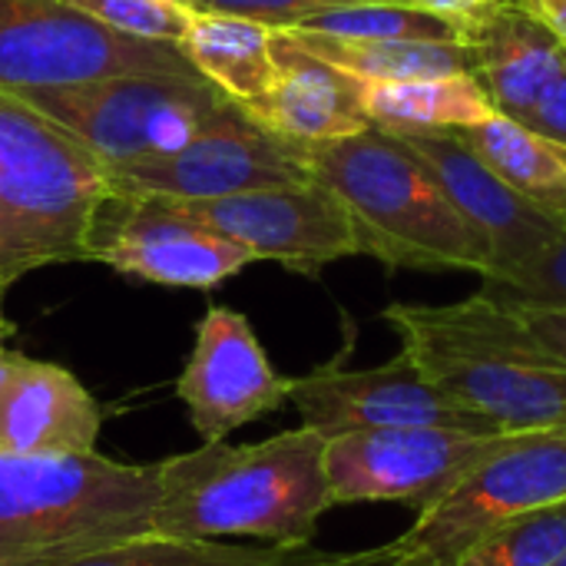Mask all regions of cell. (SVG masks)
Here are the masks:
<instances>
[{
    "instance_id": "cell-1",
    "label": "cell",
    "mask_w": 566,
    "mask_h": 566,
    "mask_svg": "<svg viewBox=\"0 0 566 566\" xmlns=\"http://www.w3.org/2000/svg\"><path fill=\"white\" fill-rule=\"evenodd\" d=\"M325 441L298 424L259 444L202 441L196 451L159 461L156 534L312 547L318 521L335 507Z\"/></svg>"
},
{
    "instance_id": "cell-2",
    "label": "cell",
    "mask_w": 566,
    "mask_h": 566,
    "mask_svg": "<svg viewBox=\"0 0 566 566\" xmlns=\"http://www.w3.org/2000/svg\"><path fill=\"white\" fill-rule=\"evenodd\" d=\"M381 318L401 352L468 411L504 431H566V365L511 305L478 292L451 305L395 302Z\"/></svg>"
},
{
    "instance_id": "cell-3",
    "label": "cell",
    "mask_w": 566,
    "mask_h": 566,
    "mask_svg": "<svg viewBox=\"0 0 566 566\" xmlns=\"http://www.w3.org/2000/svg\"><path fill=\"white\" fill-rule=\"evenodd\" d=\"M302 159L348 212L358 255L411 272H474L481 279L491 272L481 239L401 136L368 126L345 139L302 146Z\"/></svg>"
},
{
    "instance_id": "cell-4",
    "label": "cell",
    "mask_w": 566,
    "mask_h": 566,
    "mask_svg": "<svg viewBox=\"0 0 566 566\" xmlns=\"http://www.w3.org/2000/svg\"><path fill=\"white\" fill-rule=\"evenodd\" d=\"M159 464L0 451V566H66L156 534Z\"/></svg>"
},
{
    "instance_id": "cell-5",
    "label": "cell",
    "mask_w": 566,
    "mask_h": 566,
    "mask_svg": "<svg viewBox=\"0 0 566 566\" xmlns=\"http://www.w3.org/2000/svg\"><path fill=\"white\" fill-rule=\"evenodd\" d=\"M109 169L56 119L0 90V279L90 262Z\"/></svg>"
},
{
    "instance_id": "cell-6",
    "label": "cell",
    "mask_w": 566,
    "mask_h": 566,
    "mask_svg": "<svg viewBox=\"0 0 566 566\" xmlns=\"http://www.w3.org/2000/svg\"><path fill=\"white\" fill-rule=\"evenodd\" d=\"M13 96L66 126L106 169L182 149L219 109L232 103V96L206 76L163 73L36 86L17 90Z\"/></svg>"
},
{
    "instance_id": "cell-7",
    "label": "cell",
    "mask_w": 566,
    "mask_h": 566,
    "mask_svg": "<svg viewBox=\"0 0 566 566\" xmlns=\"http://www.w3.org/2000/svg\"><path fill=\"white\" fill-rule=\"evenodd\" d=\"M564 501L566 431H534L421 511L398 541L355 554V566H451L494 527Z\"/></svg>"
},
{
    "instance_id": "cell-8",
    "label": "cell",
    "mask_w": 566,
    "mask_h": 566,
    "mask_svg": "<svg viewBox=\"0 0 566 566\" xmlns=\"http://www.w3.org/2000/svg\"><path fill=\"white\" fill-rule=\"evenodd\" d=\"M202 76L179 43L139 40L66 0H0V90L70 86L106 76Z\"/></svg>"
},
{
    "instance_id": "cell-9",
    "label": "cell",
    "mask_w": 566,
    "mask_h": 566,
    "mask_svg": "<svg viewBox=\"0 0 566 566\" xmlns=\"http://www.w3.org/2000/svg\"><path fill=\"white\" fill-rule=\"evenodd\" d=\"M534 431L398 428L325 441V474L338 504H405L415 514L444 501L481 464Z\"/></svg>"
},
{
    "instance_id": "cell-10",
    "label": "cell",
    "mask_w": 566,
    "mask_h": 566,
    "mask_svg": "<svg viewBox=\"0 0 566 566\" xmlns=\"http://www.w3.org/2000/svg\"><path fill=\"white\" fill-rule=\"evenodd\" d=\"M308 179L312 172L302 159V146L255 123L235 99L182 149L109 169L116 196L156 199H222Z\"/></svg>"
},
{
    "instance_id": "cell-11",
    "label": "cell",
    "mask_w": 566,
    "mask_h": 566,
    "mask_svg": "<svg viewBox=\"0 0 566 566\" xmlns=\"http://www.w3.org/2000/svg\"><path fill=\"white\" fill-rule=\"evenodd\" d=\"M289 401L302 415V424L322 438L398 428L504 431L458 405L405 352L378 368L322 365L289 381Z\"/></svg>"
},
{
    "instance_id": "cell-12",
    "label": "cell",
    "mask_w": 566,
    "mask_h": 566,
    "mask_svg": "<svg viewBox=\"0 0 566 566\" xmlns=\"http://www.w3.org/2000/svg\"><path fill=\"white\" fill-rule=\"evenodd\" d=\"M182 219L249 249L255 262H279L302 275L358 255L342 202L315 179L235 192L222 199H166Z\"/></svg>"
},
{
    "instance_id": "cell-13",
    "label": "cell",
    "mask_w": 566,
    "mask_h": 566,
    "mask_svg": "<svg viewBox=\"0 0 566 566\" xmlns=\"http://www.w3.org/2000/svg\"><path fill=\"white\" fill-rule=\"evenodd\" d=\"M90 262H103L119 275L169 289H216L255 255L189 219L156 196H116L106 202Z\"/></svg>"
},
{
    "instance_id": "cell-14",
    "label": "cell",
    "mask_w": 566,
    "mask_h": 566,
    "mask_svg": "<svg viewBox=\"0 0 566 566\" xmlns=\"http://www.w3.org/2000/svg\"><path fill=\"white\" fill-rule=\"evenodd\" d=\"M289 381L269 361L249 318L212 305L196 325V345L176 395L202 441H226L232 431L275 415L289 401Z\"/></svg>"
},
{
    "instance_id": "cell-15",
    "label": "cell",
    "mask_w": 566,
    "mask_h": 566,
    "mask_svg": "<svg viewBox=\"0 0 566 566\" xmlns=\"http://www.w3.org/2000/svg\"><path fill=\"white\" fill-rule=\"evenodd\" d=\"M474 76L494 113L566 146V46L517 0L464 27Z\"/></svg>"
},
{
    "instance_id": "cell-16",
    "label": "cell",
    "mask_w": 566,
    "mask_h": 566,
    "mask_svg": "<svg viewBox=\"0 0 566 566\" xmlns=\"http://www.w3.org/2000/svg\"><path fill=\"white\" fill-rule=\"evenodd\" d=\"M401 136L421 163L434 172L451 206L481 239L491 272L484 282L504 279L514 269L541 255L564 229L566 216H554L517 189H511L464 139L458 129H424V133H395Z\"/></svg>"
},
{
    "instance_id": "cell-17",
    "label": "cell",
    "mask_w": 566,
    "mask_h": 566,
    "mask_svg": "<svg viewBox=\"0 0 566 566\" xmlns=\"http://www.w3.org/2000/svg\"><path fill=\"white\" fill-rule=\"evenodd\" d=\"M272 53L279 66L275 86L265 96L242 103L255 123L298 146L345 139L371 126L355 76L308 53L289 30H275Z\"/></svg>"
},
{
    "instance_id": "cell-18",
    "label": "cell",
    "mask_w": 566,
    "mask_h": 566,
    "mask_svg": "<svg viewBox=\"0 0 566 566\" xmlns=\"http://www.w3.org/2000/svg\"><path fill=\"white\" fill-rule=\"evenodd\" d=\"M99 428L103 411L76 375L20 355L0 398V451L90 454Z\"/></svg>"
},
{
    "instance_id": "cell-19",
    "label": "cell",
    "mask_w": 566,
    "mask_h": 566,
    "mask_svg": "<svg viewBox=\"0 0 566 566\" xmlns=\"http://www.w3.org/2000/svg\"><path fill=\"white\" fill-rule=\"evenodd\" d=\"M272 36L275 30L259 20L192 10L179 46L186 60L226 96L235 103H252L265 96L279 76Z\"/></svg>"
},
{
    "instance_id": "cell-20",
    "label": "cell",
    "mask_w": 566,
    "mask_h": 566,
    "mask_svg": "<svg viewBox=\"0 0 566 566\" xmlns=\"http://www.w3.org/2000/svg\"><path fill=\"white\" fill-rule=\"evenodd\" d=\"M358 96L371 126H381L388 133L468 129L494 113L474 73H448L401 83L358 80Z\"/></svg>"
},
{
    "instance_id": "cell-21",
    "label": "cell",
    "mask_w": 566,
    "mask_h": 566,
    "mask_svg": "<svg viewBox=\"0 0 566 566\" xmlns=\"http://www.w3.org/2000/svg\"><path fill=\"white\" fill-rule=\"evenodd\" d=\"M308 53L361 83H401L448 73H474L468 43L454 40H358L289 30Z\"/></svg>"
},
{
    "instance_id": "cell-22",
    "label": "cell",
    "mask_w": 566,
    "mask_h": 566,
    "mask_svg": "<svg viewBox=\"0 0 566 566\" xmlns=\"http://www.w3.org/2000/svg\"><path fill=\"white\" fill-rule=\"evenodd\" d=\"M458 133L511 189L554 216H566V146L501 113Z\"/></svg>"
},
{
    "instance_id": "cell-23",
    "label": "cell",
    "mask_w": 566,
    "mask_h": 566,
    "mask_svg": "<svg viewBox=\"0 0 566 566\" xmlns=\"http://www.w3.org/2000/svg\"><path fill=\"white\" fill-rule=\"evenodd\" d=\"M342 560L345 554H325L318 547L179 541V537L149 534L66 566H338Z\"/></svg>"
},
{
    "instance_id": "cell-24",
    "label": "cell",
    "mask_w": 566,
    "mask_h": 566,
    "mask_svg": "<svg viewBox=\"0 0 566 566\" xmlns=\"http://www.w3.org/2000/svg\"><path fill=\"white\" fill-rule=\"evenodd\" d=\"M292 30H312L328 36H358V40H454L464 43V27L428 13L411 3H358L315 13Z\"/></svg>"
},
{
    "instance_id": "cell-25",
    "label": "cell",
    "mask_w": 566,
    "mask_h": 566,
    "mask_svg": "<svg viewBox=\"0 0 566 566\" xmlns=\"http://www.w3.org/2000/svg\"><path fill=\"white\" fill-rule=\"evenodd\" d=\"M564 551L566 501L494 527L451 566H551Z\"/></svg>"
},
{
    "instance_id": "cell-26",
    "label": "cell",
    "mask_w": 566,
    "mask_h": 566,
    "mask_svg": "<svg viewBox=\"0 0 566 566\" xmlns=\"http://www.w3.org/2000/svg\"><path fill=\"white\" fill-rule=\"evenodd\" d=\"M481 292L507 305L566 312V219L560 235L541 255H534L527 265L514 269L504 279L484 282Z\"/></svg>"
},
{
    "instance_id": "cell-27",
    "label": "cell",
    "mask_w": 566,
    "mask_h": 566,
    "mask_svg": "<svg viewBox=\"0 0 566 566\" xmlns=\"http://www.w3.org/2000/svg\"><path fill=\"white\" fill-rule=\"evenodd\" d=\"M66 3L113 27L116 33L139 36V40H166V43L182 40L192 13L169 0H66Z\"/></svg>"
},
{
    "instance_id": "cell-28",
    "label": "cell",
    "mask_w": 566,
    "mask_h": 566,
    "mask_svg": "<svg viewBox=\"0 0 566 566\" xmlns=\"http://www.w3.org/2000/svg\"><path fill=\"white\" fill-rule=\"evenodd\" d=\"M358 3H408V0H189L192 10L232 13V17L259 20L272 30H292L315 13L338 10V7H358Z\"/></svg>"
},
{
    "instance_id": "cell-29",
    "label": "cell",
    "mask_w": 566,
    "mask_h": 566,
    "mask_svg": "<svg viewBox=\"0 0 566 566\" xmlns=\"http://www.w3.org/2000/svg\"><path fill=\"white\" fill-rule=\"evenodd\" d=\"M511 308L521 315V322L527 325L534 342L547 355H554L557 361L566 365V312H557V308H524V305H511Z\"/></svg>"
},
{
    "instance_id": "cell-30",
    "label": "cell",
    "mask_w": 566,
    "mask_h": 566,
    "mask_svg": "<svg viewBox=\"0 0 566 566\" xmlns=\"http://www.w3.org/2000/svg\"><path fill=\"white\" fill-rule=\"evenodd\" d=\"M411 7H421L428 13H438L444 20H454L461 27L474 23L478 17H484L488 10H494L501 0H408Z\"/></svg>"
},
{
    "instance_id": "cell-31",
    "label": "cell",
    "mask_w": 566,
    "mask_h": 566,
    "mask_svg": "<svg viewBox=\"0 0 566 566\" xmlns=\"http://www.w3.org/2000/svg\"><path fill=\"white\" fill-rule=\"evenodd\" d=\"M534 20H541L566 46V0H517Z\"/></svg>"
},
{
    "instance_id": "cell-32",
    "label": "cell",
    "mask_w": 566,
    "mask_h": 566,
    "mask_svg": "<svg viewBox=\"0 0 566 566\" xmlns=\"http://www.w3.org/2000/svg\"><path fill=\"white\" fill-rule=\"evenodd\" d=\"M17 361H20V352H10V348H3V342H0V398H3V388H7V381H10Z\"/></svg>"
},
{
    "instance_id": "cell-33",
    "label": "cell",
    "mask_w": 566,
    "mask_h": 566,
    "mask_svg": "<svg viewBox=\"0 0 566 566\" xmlns=\"http://www.w3.org/2000/svg\"><path fill=\"white\" fill-rule=\"evenodd\" d=\"M3 289H7V282L0 279V342H7V338L13 335V325H10L7 315H3Z\"/></svg>"
},
{
    "instance_id": "cell-34",
    "label": "cell",
    "mask_w": 566,
    "mask_h": 566,
    "mask_svg": "<svg viewBox=\"0 0 566 566\" xmlns=\"http://www.w3.org/2000/svg\"><path fill=\"white\" fill-rule=\"evenodd\" d=\"M551 566H566V551H564V554H560V557H557V560H554V564H551Z\"/></svg>"
},
{
    "instance_id": "cell-35",
    "label": "cell",
    "mask_w": 566,
    "mask_h": 566,
    "mask_svg": "<svg viewBox=\"0 0 566 566\" xmlns=\"http://www.w3.org/2000/svg\"><path fill=\"white\" fill-rule=\"evenodd\" d=\"M338 566H352V554H345V560H342Z\"/></svg>"
},
{
    "instance_id": "cell-36",
    "label": "cell",
    "mask_w": 566,
    "mask_h": 566,
    "mask_svg": "<svg viewBox=\"0 0 566 566\" xmlns=\"http://www.w3.org/2000/svg\"><path fill=\"white\" fill-rule=\"evenodd\" d=\"M352 566H355V554H352Z\"/></svg>"
}]
</instances>
